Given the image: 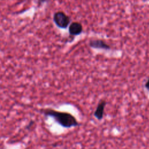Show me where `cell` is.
Listing matches in <instances>:
<instances>
[{
	"instance_id": "6da1fadb",
	"label": "cell",
	"mask_w": 149,
	"mask_h": 149,
	"mask_svg": "<svg viewBox=\"0 0 149 149\" xmlns=\"http://www.w3.org/2000/svg\"><path fill=\"white\" fill-rule=\"evenodd\" d=\"M41 111L45 115L53 118L58 124L63 127L70 128L79 125L75 117L68 112L58 111L52 109H44Z\"/></svg>"
},
{
	"instance_id": "7a4b0ae2",
	"label": "cell",
	"mask_w": 149,
	"mask_h": 149,
	"mask_svg": "<svg viewBox=\"0 0 149 149\" xmlns=\"http://www.w3.org/2000/svg\"><path fill=\"white\" fill-rule=\"evenodd\" d=\"M53 20L56 26L61 29H66L70 23V18L62 11L55 12Z\"/></svg>"
},
{
	"instance_id": "3957f363",
	"label": "cell",
	"mask_w": 149,
	"mask_h": 149,
	"mask_svg": "<svg viewBox=\"0 0 149 149\" xmlns=\"http://www.w3.org/2000/svg\"><path fill=\"white\" fill-rule=\"evenodd\" d=\"M89 45L91 48L95 49H101L108 50L111 49L109 45H108L105 41L100 39L91 40L89 42Z\"/></svg>"
},
{
	"instance_id": "277c9868",
	"label": "cell",
	"mask_w": 149,
	"mask_h": 149,
	"mask_svg": "<svg viewBox=\"0 0 149 149\" xmlns=\"http://www.w3.org/2000/svg\"><path fill=\"white\" fill-rule=\"evenodd\" d=\"M83 31V26L79 22H72L69 26V33L71 36L80 35Z\"/></svg>"
},
{
	"instance_id": "5b68a950",
	"label": "cell",
	"mask_w": 149,
	"mask_h": 149,
	"mask_svg": "<svg viewBox=\"0 0 149 149\" xmlns=\"http://www.w3.org/2000/svg\"><path fill=\"white\" fill-rule=\"evenodd\" d=\"M106 104H107V102L105 100H101L99 102V103H98V105L97 106V108L94 111V116L95 118H97L99 120H101L103 118L104 109H105Z\"/></svg>"
},
{
	"instance_id": "8992f818",
	"label": "cell",
	"mask_w": 149,
	"mask_h": 149,
	"mask_svg": "<svg viewBox=\"0 0 149 149\" xmlns=\"http://www.w3.org/2000/svg\"><path fill=\"white\" fill-rule=\"evenodd\" d=\"M48 0H37V3L38 5H43L44 3L47 2Z\"/></svg>"
},
{
	"instance_id": "52a82bcc",
	"label": "cell",
	"mask_w": 149,
	"mask_h": 149,
	"mask_svg": "<svg viewBox=\"0 0 149 149\" xmlns=\"http://www.w3.org/2000/svg\"><path fill=\"white\" fill-rule=\"evenodd\" d=\"M144 87L146 88V89L149 92V79H148V80L144 84Z\"/></svg>"
}]
</instances>
